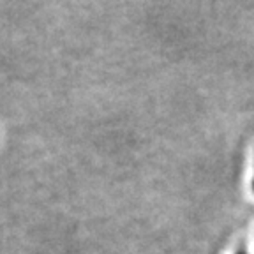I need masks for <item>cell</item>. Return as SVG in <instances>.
<instances>
[{
  "mask_svg": "<svg viewBox=\"0 0 254 254\" xmlns=\"http://www.w3.org/2000/svg\"><path fill=\"white\" fill-rule=\"evenodd\" d=\"M237 254H247V253H246V249H240V251H238Z\"/></svg>",
  "mask_w": 254,
  "mask_h": 254,
  "instance_id": "cell-1",
  "label": "cell"
},
{
  "mask_svg": "<svg viewBox=\"0 0 254 254\" xmlns=\"http://www.w3.org/2000/svg\"><path fill=\"white\" fill-rule=\"evenodd\" d=\"M253 189H254V180H253Z\"/></svg>",
  "mask_w": 254,
  "mask_h": 254,
  "instance_id": "cell-2",
  "label": "cell"
}]
</instances>
